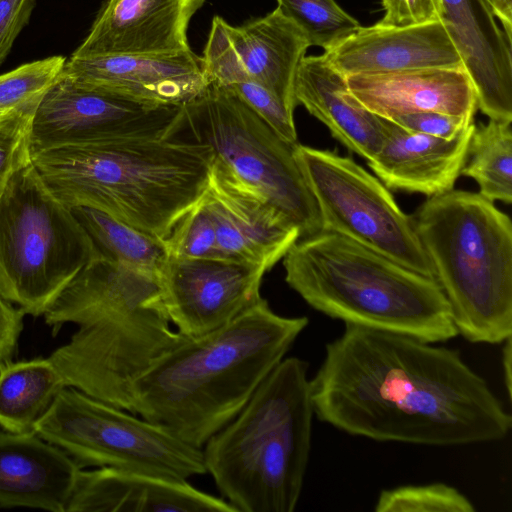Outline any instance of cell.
<instances>
[{
    "label": "cell",
    "instance_id": "1",
    "mask_svg": "<svg viewBox=\"0 0 512 512\" xmlns=\"http://www.w3.org/2000/svg\"><path fill=\"white\" fill-rule=\"evenodd\" d=\"M315 416L383 442L458 446L502 440L511 415L459 351L345 324L310 379Z\"/></svg>",
    "mask_w": 512,
    "mask_h": 512
},
{
    "label": "cell",
    "instance_id": "2",
    "mask_svg": "<svg viewBox=\"0 0 512 512\" xmlns=\"http://www.w3.org/2000/svg\"><path fill=\"white\" fill-rule=\"evenodd\" d=\"M55 336L79 329L51 353L67 387L133 413V386L186 340L165 313L159 273L95 257L43 315Z\"/></svg>",
    "mask_w": 512,
    "mask_h": 512
},
{
    "label": "cell",
    "instance_id": "3",
    "mask_svg": "<svg viewBox=\"0 0 512 512\" xmlns=\"http://www.w3.org/2000/svg\"><path fill=\"white\" fill-rule=\"evenodd\" d=\"M260 298L229 324L160 357L133 386V414L202 449L233 420L307 327Z\"/></svg>",
    "mask_w": 512,
    "mask_h": 512
},
{
    "label": "cell",
    "instance_id": "4",
    "mask_svg": "<svg viewBox=\"0 0 512 512\" xmlns=\"http://www.w3.org/2000/svg\"><path fill=\"white\" fill-rule=\"evenodd\" d=\"M213 154L167 138H127L40 152L32 163L68 208L103 211L165 240L203 197Z\"/></svg>",
    "mask_w": 512,
    "mask_h": 512
},
{
    "label": "cell",
    "instance_id": "5",
    "mask_svg": "<svg viewBox=\"0 0 512 512\" xmlns=\"http://www.w3.org/2000/svg\"><path fill=\"white\" fill-rule=\"evenodd\" d=\"M285 281L313 309L345 324L441 343L458 335L437 281L340 234L298 239Z\"/></svg>",
    "mask_w": 512,
    "mask_h": 512
},
{
    "label": "cell",
    "instance_id": "6",
    "mask_svg": "<svg viewBox=\"0 0 512 512\" xmlns=\"http://www.w3.org/2000/svg\"><path fill=\"white\" fill-rule=\"evenodd\" d=\"M307 373V362L285 357L203 446L206 472L237 512L295 510L315 415Z\"/></svg>",
    "mask_w": 512,
    "mask_h": 512
},
{
    "label": "cell",
    "instance_id": "7",
    "mask_svg": "<svg viewBox=\"0 0 512 512\" xmlns=\"http://www.w3.org/2000/svg\"><path fill=\"white\" fill-rule=\"evenodd\" d=\"M493 203L452 189L412 215L458 335L472 343L512 336V223Z\"/></svg>",
    "mask_w": 512,
    "mask_h": 512
},
{
    "label": "cell",
    "instance_id": "8",
    "mask_svg": "<svg viewBox=\"0 0 512 512\" xmlns=\"http://www.w3.org/2000/svg\"><path fill=\"white\" fill-rule=\"evenodd\" d=\"M165 138L208 147L216 165L283 214L300 238L322 231L294 146L230 90L209 83L182 105Z\"/></svg>",
    "mask_w": 512,
    "mask_h": 512
},
{
    "label": "cell",
    "instance_id": "9",
    "mask_svg": "<svg viewBox=\"0 0 512 512\" xmlns=\"http://www.w3.org/2000/svg\"><path fill=\"white\" fill-rule=\"evenodd\" d=\"M95 257L91 238L33 163L17 171L0 194V295L43 316Z\"/></svg>",
    "mask_w": 512,
    "mask_h": 512
},
{
    "label": "cell",
    "instance_id": "10",
    "mask_svg": "<svg viewBox=\"0 0 512 512\" xmlns=\"http://www.w3.org/2000/svg\"><path fill=\"white\" fill-rule=\"evenodd\" d=\"M81 468L112 467L177 481L206 474L202 449L159 424L65 387L35 425Z\"/></svg>",
    "mask_w": 512,
    "mask_h": 512
},
{
    "label": "cell",
    "instance_id": "11",
    "mask_svg": "<svg viewBox=\"0 0 512 512\" xmlns=\"http://www.w3.org/2000/svg\"><path fill=\"white\" fill-rule=\"evenodd\" d=\"M294 156L317 204L322 230L434 278L412 216L401 210L379 178L334 151L298 143Z\"/></svg>",
    "mask_w": 512,
    "mask_h": 512
},
{
    "label": "cell",
    "instance_id": "12",
    "mask_svg": "<svg viewBox=\"0 0 512 512\" xmlns=\"http://www.w3.org/2000/svg\"><path fill=\"white\" fill-rule=\"evenodd\" d=\"M182 105H162L76 85L64 77L40 100L30 152L127 138H165Z\"/></svg>",
    "mask_w": 512,
    "mask_h": 512
},
{
    "label": "cell",
    "instance_id": "13",
    "mask_svg": "<svg viewBox=\"0 0 512 512\" xmlns=\"http://www.w3.org/2000/svg\"><path fill=\"white\" fill-rule=\"evenodd\" d=\"M266 272L259 265L226 259L169 256L159 272L165 313L185 337L211 333L262 297L260 288Z\"/></svg>",
    "mask_w": 512,
    "mask_h": 512
},
{
    "label": "cell",
    "instance_id": "14",
    "mask_svg": "<svg viewBox=\"0 0 512 512\" xmlns=\"http://www.w3.org/2000/svg\"><path fill=\"white\" fill-rule=\"evenodd\" d=\"M61 76L82 87L162 105H184L209 84L202 57L191 49L155 54L71 55Z\"/></svg>",
    "mask_w": 512,
    "mask_h": 512
},
{
    "label": "cell",
    "instance_id": "15",
    "mask_svg": "<svg viewBox=\"0 0 512 512\" xmlns=\"http://www.w3.org/2000/svg\"><path fill=\"white\" fill-rule=\"evenodd\" d=\"M216 230L220 259L270 270L300 238L276 208L214 163L202 197Z\"/></svg>",
    "mask_w": 512,
    "mask_h": 512
},
{
    "label": "cell",
    "instance_id": "16",
    "mask_svg": "<svg viewBox=\"0 0 512 512\" xmlns=\"http://www.w3.org/2000/svg\"><path fill=\"white\" fill-rule=\"evenodd\" d=\"M323 56L345 77L465 67L452 31L443 20L405 27L361 26Z\"/></svg>",
    "mask_w": 512,
    "mask_h": 512
},
{
    "label": "cell",
    "instance_id": "17",
    "mask_svg": "<svg viewBox=\"0 0 512 512\" xmlns=\"http://www.w3.org/2000/svg\"><path fill=\"white\" fill-rule=\"evenodd\" d=\"M206 0H106L77 57L190 50L188 27Z\"/></svg>",
    "mask_w": 512,
    "mask_h": 512
},
{
    "label": "cell",
    "instance_id": "18",
    "mask_svg": "<svg viewBox=\"0 0 512 512\" xmlns=\"http://www.w3.org/2000/svg\"><path fill=\"white\" fill-rule=\"evenodd\" d=\"M477 95L489 119L512 122V41L498 26L489 0H439Z\"/></svg>",
    "mask_w": 512,
    "mask_h": 512
},
{
    "label": "cell",
    "instance_id": "19",
    "mask_svg": "<svg viewBox=\"0 0 512 512\" xmlns=\"http://www.w3.org/2000/svg\"><path fill=\"white\" fill-rule=\"evenodd\" d=\"M237 512L224 498L177 481L112 467L78 471L66 512Z\"/></svg>",
    "mask_w": 512,
    "mask_h": 512
},
{
    "label": "cell",
    "instance_id": "20",
    "mask_svg": "<svg viewBox=\"0 0 512 512\" xmlns=\"http://www.w3.org/2000/svg\"><path fill=\"white\" fill-rule=\"evenodd\" d=\"M346 83L358 102L386 119L426 111L474 119L478 109L465 67L355 74L346 76Z\"/></svg>",
    "mask_w": 512,
    "mask_h": 512
},
{
    "label": "cell",
    "instance_id": "21",
    "mask_svg": "<svg viewBox=\"0 0 512 512\" xmlns=\"http://www.w3.org/2000/svg\"><path fill=\"white\" fill-rule=\"evenodd\" d=\"M382 124L380 150L367 162L388 189L427 197L454 189L467 159L474 123L453 139L411 132L386 118Z\"/></svg>",
    "mask_w": 512,
    "mask_h": 512
},
{
    "label": "cell",
    "instance_id": "22",
    "mask_svg": "<svg viewBox=\"0 0 512 512\" xmlns=\"http://www.w3.org/2000/svg\"><path fill=\"white\" fill-rule=\"evenodd\" d=\"M81 467L36 433L0 430V507L66 512Z\"/></svg>",
    "mask_w": 512,
    "mask_h": 512
},
{
    "label": "cell",
    "instance_id": "23",
    "mask_svg": "<svg viewBox=\"0 0 512 512\" xmlns=\"http://www.w3.org/2000/svg\"><path fill=\"white\" fill-rule=\"evenodd\" d=\"M295 98L348 150L367 161L380 150L382 117L367 110L349 92L346 77L324 58L305 56L298 69Z\"/></svg>",
    "mask_w": 512,
    "mask_h": 512
},
{
    "label": "cell",
    "instance_id": "24",
    "mask_svg": "<svg viewBox=\"0 0 512 512\" xmlns=\"http://www.w3.org/2000/svg\"><path fill=\"white\" fill-rule=\"evenodd\" d=\"M226 32L248 74L294 113L296 77L310 47L301 29L277 7L241 26L226 23Z\"/></svg>",
    "mask_w": 512,
    "mask_h": 512
},
{
    "label": "cell",
    "instance_id": "25",
    "mask_svg": "<svg viewBox=\"0 0 512 512\" xmlns=\"http://www.w3.org/2000/svg\"><path fill=\"white\" fill-rule=\"evenodd\" d=\"M203 68L208 83L226 88L246 103L280 138L298 144L293 113L246 71L226 32V21L212 20L204 48Z\"/></svg>",
    "mask_w": 512,
    "mask_h": 512
},
{
    "label": "cell",
    "instance_id": "26",
    "mask_svg": "<svg viewBox=\"0 0 512 512\" xmlns=\"http://www.w3.org/2000/svg\"><path fill=\"white\" fill-rule=\"evenodd\" d=\"M67 387L51 359L13 360L0 366V427L17 434L35 433L37 421Z\"/></svg>",
    "mask_w": 512,
    "mask_h": 512
},
{
    "label": "cell",
    "instance_id": "27",
    "mask_svg": "<svg viewBox=\"0 0 512 512\" xmlns=\"http://www.w3.org/2000/svg\"><path fill=\"white\" fill-rule=\"evenodd\" d=\"M92 240L98 257L159 273L169 253L165 240L85 206L71 208Z\"/></svg>",
    "mask_w": 512,
    "mask_h": 512
},
{
    "label": "cell",
    "instance_id": "28",
    "mask_svg": "<svg viewBox=\"0 0 512 512\" xmlns=\"http://www.w3.org/2000/svg\"><path fill=\"white\" fill-rule=\"evenodd\" d=\"M509 121L475 125L461 175L475 180L491 202H512V129Z\"/></svg>",
    "mask_w": 512,
    "mask_h": 512
},
{
    "label": "cell",
    "instance_id": "29",
    "mask_svg": "<svg viewBox=\"0 0 512 512\" xmlns=\"http://www.w3.org/2000/svg\"><path fill=\"white\" fill-rule=\"evenodd\" d=\"M277 7L304 33L310 46L327 51L357 31L360 23L335 0H276Z\"/></svg>",
    "mask_w": 512,
    "mask_h": 512
},
{
    "label": "cell",
    "instance_id": "30",
    "mask_svg": "<svg viewBox=\"0 0 512 512\" xmlns=\"http://www.w3.org/2000/svg\"><path fill=\"white\" fill-rule=\"evenodd\" d=\"M376 512H474L473 503L458 489L437 482L382 490Z\"/></svg>",
    "mask_w": 512,
    "mask_h": 512
},
{
    "label": "cell",
    "instance_id": "31",
    "mask_svg": "<svg viewBox=\"0 0 512 512\" xmlns=\"http://www.w3.org/2000/svg\"><path fill=\"white\" fill-rule=\"evenodd\" d=\"M42 97L0 112V194L14 174L32 162L30 133Z\"/></svg>",
    "mask_w": 512,
    "mask_h": 512
},
{
    "label": "cell",
    "instance_id": "32",
    "mask_svg": "<svg viewBox=\"0 0 512 512\" xmlns=\"http://www.w3.org/2000/svg\"><path fill=\"white\" fill-rule=\"evenodd\" d=\"M66 61L61 55L51 56L0 75V112L43 96L61 77Z\"/></svg>",
    "mask_w": 512,
    "mask_h": 512
},
{
    "label": "cell",
    "instance_id": "33",
    "mask_svg": "<svg viewBox=\"0 0 512 512\" xmlns=\"http://www.w3.org/2000/svg\"><path fill=\"white\" fill-rule=\"evenodd\" d=\"M165 243L172 257L219 258L215 224L202 198L178 221Z\"/></svg>",
    "mask_w": 512,
    "mask_h": 512
},
{
    "label": "cell",
    "instance_id": "34",
    "mask_svg": "<svg viewBox=\"0 0 512 512\" xmlns=\"http://www.w3.org/2000/svg\"><path fill=\"white\" fill-rule=\"evenodd\" d=\"M405 130L443 139H453L474 123L473 118L439 112H416L389 119Z\"/></svg>",
    "mask_w": 512,
    "mask_h": 512
},
{
    "label": "cell",
    "instance_id": "35",
    "mask_svg": "<svg viewBox=\"0 0 512 512\" xmlns=\"http://www.w3.org/2000/svg\"><path fill=\"white\" fill-rule=\"evenodd\" d=\"M385 11L376 24L405 27L442 20L439 0H380Z\"/></svg>",
    "mask_w": 512,
    "mask_h": 512
},
{
    "label": "cell",
    "instance_id": "36",
    "mask_svg": "<svg viewBox=\"0 0 512 512\" xmlns=\"http://www.w3.org/2000/svg\"><path fill=\"white\" fill-rule=\"evenodd\" d=\"M36 0H0V66L28 24Z\"/></svg>",
    "mask_w": 512,
    "mask_h": 512
},
{
    "label": "cell",
    "instance_id": "37",
    "mask_svg": "<svg viewBox=\"0 0 512 512\" xmlns=\"http://www.w3.org/2000/svg\"><path fill=\"white\" fill-rule=\"evenodd\" d=\"M24 315L0 295V366L17 354Z\"/></svg>",
    "mask_w": 512,
    "mask_h": 512
},
{
    "label": "cell",
    "instance_id": "38",
    "mask_svg": "<svg viewBox=\"0 0 512 512\" xmlns=\"http://www.w3.org/2000/svg\"><path fill=\"white\" fill-rule=\"evenodd\" d=\"M492 13L502 24L507 38L512 41V0H489Z\"/></svg>",
    "mask_w": 512,
    "mask_h": 512
},
{
    "label": "cell",
    "instance_id": "39",
    "mask_svg": "<svg viewBox=\"0 0 512 512\" xmlns=\"http://www.w3.org/2000/svg\"><path fill=\"white\" fill-rule=\"evenodd\" d=\"M504 346L502 349V368H503V376H504V384L506 387L507 394L509 398H511V384H512V344H511V336L507 337L504 341Z\"/></svg>",
    "mask_w": 512,
    "mask_h": 512
}]
</instances>
